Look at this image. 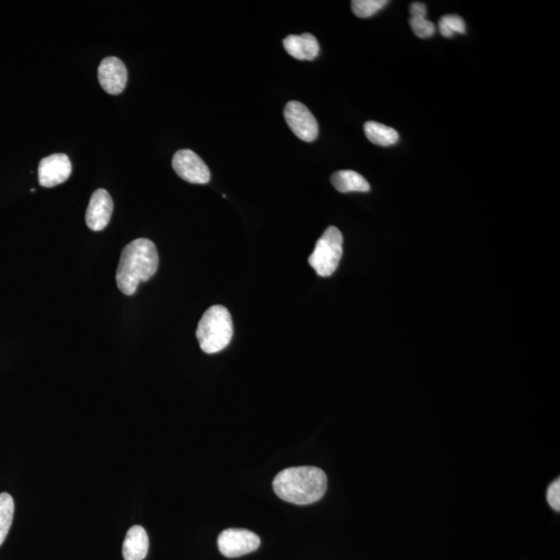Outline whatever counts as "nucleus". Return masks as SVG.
<instances>
[{
	"label": "nucleus",
	"mask_w": 560,
	"mask_h": 560,
	"mask_svg": "<svg viewBox=\"0 0 560 560\" xmlns=\"http://www.w3.org/2000/svg\"><path fill=\"white\" fill-rule=\"evenodd\" d=\"M114 201L106 189H98L90 198L86 214L89 230L100 232L108 225L113 216Z\"/></svg>",
	"instance_id": "9d476101"
},
{
	"label": "nucleus",
	"mask_w": 560,
	"mask_h": 560,
	"mask_svg": "<svg viewBox=\"0 0 560 560\" xmlns=\"http://www.w3.org/2000/svg\"><path fill=\"white\" fill-rule=\"evenodd\" d=\"M410 26L416 36L420 38H427L435 34V25L428 21L427 18H412L410 19Z\"/></svg>",
	"instance_id": "a211bd4d"
},
{
	"label": "nucleus",
	"mask_w": 560,
	"mask_h": 560,
	"mask_svg": "<svg viewBox=\"0 0 560 560\" xmlns=\"http://www.w3.org/2000/svg\"><path fill=\"white\" fill-rule=\"evenodd\" d=\"M158 265V251L151 240L132 241L122 251L115 276L117 288L123 294L133 295L141 283L155 276Z\"/></svg>",
	"instance_id": "f257e3e1"
},
{
	"label": "nucleus",
	"mask_w": 560,
	"mask_h": 560,
	"mask_svg": "<svg viewBox=\"0 0 560 560\" xmlns=\"http://www.w3.org/2000/svg\"><path fill=\"white\" fill-rule=\"evenodd\" d=\"M284 47L298 61H314L320 54V45L316 37L310 34L286 37L284 40Z\"/></svg>",
	"instance_id": "9b49d317"
},
{
	"label": "nucleus",
	"mask_w": 560,
	"mask_h": 560,
	"mask_svg": "<svg viewBox=\"0 0 560 560\" xmlns=\"http://www.w3.org/2000/svg\"><path fill=\"white\" fill-rule=\"evenodd\" d=\"M273 489L280 499L297 505L320 500L327 490V475L312 466L292 467L280 471L273 480Z\"/></svg>",
	"instance_id": "f03ea898"
},
{
	"label": "nucleus",
	"mask_w": 560,
	"mask_h": 560,
	"mask_svg": "<svg viewBox=\"0 0 560 560\" xmlns=\"http://www.w3.org/2000/svg\"><path fill=\"white\" fill-rule=\"evenodd\" d=\"M217 543L221 555L234 558L258 550L260 539L250 530L231 529L220 533Z\"/></svg>",
	"instance_id": "0eeeda50"
},
{
	"label": "nucleus",
	"mask_w": 560,
	"mask_h": 560,
	"mask_svg": "<svg viewBox=\"0 0 560 560\" xmlns=\"http://www.w3.org/2000/svg\"><path fill=\"white\" fill-rule=\"evenodd\" d=\"M331 183L337 191L342 193L349 192H369L370 185L361 174L354 171H338L331 175Z\"/></svg>",
	"instance_id": "ddd939ff"
},
{
	"label": "nucleus",
	"mask_w": 560,
	"mask_h": 560,
	"mask_svg": "<svg viewBox=\"0 0 560 560\" xmlns=\"http://www.w3.org/2000/svg\"><path fill=\"white\" fill-rule=\"evenodd\" d=\"M364 133L370 142L381 147L394 146L400 140L399 133L394 128L373 121L364 123Z\"/></svg>",
	"instance_id": "4468645a"
},
{
	"label": "nucleus",
	"mask_w": 560,
	"mask_h": 560,
	"mask_svg": "<svg viewBox=\"0 0 560 560\" xmlns=\"http://www.w3.org/2000/svg\"><path fill=\"white\" fill-rule=\"evenodd\" d=\"M343 234L335 226H329L318 239L309 263L321 277H329L336 271L343 256Z\"/></svg>",
	"instance_id": "20e7f679"
},
{
	"label": "nucleus",
	"mask_w": 560,
	"mask_h": 560,
	"mask_svg": "<svg viewBox=\"0 0 560 560\" xmlns=\"http://www.w3.org/2000/svg\"><path fill=\"white\" fill-rule=\"evenodd\" d=\"M98 80L106 93L120 95L125 89L128 81L125 64L115 56L104 58L98 69Z\"/></svg>",
	"instance_id": "1a4fd4ad"
},
{
	"label": "nucleus",
	"mask_w": 560,
	"mask_h": 560,
	"mask_svg": "<svg viewBox=\"0 0 560 560\" xmlns=\"http://www.w3.org/2000/svg\"><path fill=\"white\" fill-rule=\"evenodd\" d=\"M410 13H412V18H427V6L425 4L413 3L410 6Z\"/></svg>",
	"instance_id": "aec40b11"
},
{
	"label": "nucleus",
	"mask_w": 560,
	"mask_h": 560,
	"mask_svg": "<svg viewBox=\"0 0 560 560\" xmlns=\"http://www.w3.org/2000/svg\"><path fill=\"white\" fill-rule=\"evenodd\" d=\"M173 167L181 179L191 184H208L211 179L209 167L191 149H181L174 155Z\"/></svg>",
	"instance_id": "423d86ee"
},
{
	"label": "nucleus",
	"mask_w": 560,
	"mask_h": 560,
	"mask_svg": "<svg viewBox=\"0 0 560 560\" xmlns=\"http://www.w3.org/2000/svg\"><path fill=\"white\" fill-rule=\"evenodd\" d=\"M14 499L8 493L0 494V546H2L10 531L14 519Z\"/></svg>",
	"instance_id": "2eb2a0df"
},
{
	"label": "nucleus",
	"mask_w": 560,
	"mask_h": 560,
	"mask_svg": "<svg viewBox=\"0 0 560 560\" xmlns=\"http://www.w3.org/2000/svg\"><path fill=\"white\" fill-rule=\"evenodd\" d=\"M439 30L442 36L452 38L454 34H465L466 25L458 15H445L440 19Z\"/></svg>",
	"instance_id": "f3484780"
},
{
	"label": "nucleus",
	"mask_w": 560,
	"mask_h": 560,
	"mask_svg": "<svg viewBox=\"0 0 560 560\" xmlns=\"http://www.w3.org/2000/svg\"><path fill=\"white\" fill-rule=\"evenodd\" d=\"M284 119L299 140L306 142L316 140L318 135V125L314 115L304 104L291 101L284 108Z\"/></svg>",
	"instance_id": "39448f33"
},
{
	"label": "nucleus",
	"mask_w": 560,
	"mask_h": 560,
	"mask_svg": "<svg viewBox=\"0 0 560 560\" xmlns=\"http://www.w3.org/2000/svg\"><path fill=\"white\" fill-rule=\"evenodd\" d=\"M386 4H388L387 0H354L352 2V11L357 17L369 18L377 14Z\"/></svg>",
	"instance_id": "dca6fc26"
},
{
	"label": "nucleus",
	"mask_w": 560,
	"mask_h": 560,
	"mask_svg": "<svg viewBox=\"0 0 560 560\" xmlns=\"http://www.w3.org/2000/svg\"><path fill=\"white\" fill-rule=\"evenodd\" d=\"M233 320L230 311L223 305H214L205 311L197 329L200 349L215 354L229 346L233 338Z\"/></svg>",
	"instance_id": "7ed1b4c3"
},
{
	"label": "nucleus",
	"mask_w": 560,
	"mask_h": 560,
	"mask_svg": "<svg viewBox=\"0 0 560 560\" xmlns=\"http://www.w3.org/2000/svg\"><path fill=\"white\" fill-rule=\"evenodd\" d=\"M72 174L71 160L66 154H52L41 160L38 168V183L47 188L64 183Z\"/></svg>",
	"instance_id": "6e6552de"
},
{
	"label": "nucleus",
	"mask_w": 560,
	"mask_h": 560,
	"mask_svg": "<svg viewBox=\"0 0 560 560\" xmlns=\"http://www.w3.org/2000/svg\"><path fill=\"white\" fill-rule=\"evenodd\" d=\"M547 501L553 510L560 511V481L559 479L553 481L547 491Z\"/></svg>",
	"instance_id": "6ab92c4d"
},
{
	"label": "nucleus",
	"mask_w": 560,
	"mask_h": 560,
	"mask_svg": "<svg viewBox=\"0 0 560 560\" xmlns=\"http://www.w3.org/2000/svg\"><path fill=\"white\" fill-rule=\"evenodd\" d=\"M148 536L140 525L132 526L127 532L123 544V556L125 560H143L148 556Z\"/></svg>",
	"instance_id": "f8f14e48"
}]
</instances>
